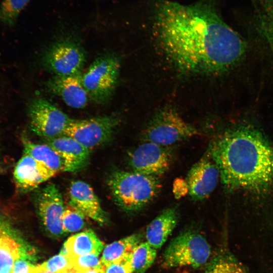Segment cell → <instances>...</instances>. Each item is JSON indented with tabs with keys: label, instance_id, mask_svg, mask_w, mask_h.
Returning <instances> with one entry per match:
<instances>
[{
	"label": "cell",
	"instance_id": "obj_32",
	"mask_svg": "<svg viewBox=\"0 0 273 273\" xmlns=\"http://www.w3.org/2000/svg\"><path fill=\"white\" fill-rule=\"evenodd\" d=\"M105 267H102L101 268H95L89 269L80 271H77V273H105Z\"/></svg>",
	"mask_w": 273,
	"mask_h": 273
},
{
	"label": "cell",
	"instance_id": "obj_26",
	"mask_svg": "<svg viewBox=\"0 0 273 273\" xmlns=\"http://www.w3.org/2000/svg\"><path fill=\"white\" fill-rule=\"evenodd\" d=\"M86 216L70 204L65 206L62 223L64 233L76 232L82 229Z\"/></svg>",
	"mask_w": 273,
	"mask_h": 273
},
{
	"label": "cell",
	"instance_id": "obj_34",
	"mask_svg": "<svg viewBox=\"0 0 273 273\" xmlns=\"http://www.w3.org/2000/svg\"><path fill=\"white\" fill-rule=\"evenodd\" d=\"M66 273H77V271H76L75 270H74V269H72V270H71L70 271H68V272H67Z\"/></svg>",
	"mask_w": 273,
	"mask_h": 273
},
{
	"label": "cell",
	"instance_id": "obj_28",
	"mask_svg": "<svg viewBox=\"0 0 273 273\" xmlns=\"http://www.w3.org/2000/svg\"><path fill=\"white\" fill-rule=\"evenodd\" d=\"M40 265L44 270L52 273H66L73 269L69 257L61 253Z\"/></svg>",
	"mask_w": 273,
	"mask_h": 273
},
{
	"label": "cell",
	"instance_id": "obj_10",
	"mask_svg": "<svg viewBox=\"0 0 273 273\" xmlns=\"http://www.w3.org/2000/svg\"><path fill=\"white\" fill-rule=\"evenodd\" d=\"M173 159L171 146L143 142L130 152L128 162L133 171L160 177L168 171Z\"/></svg>",
	"mask_w": 273,
	"mask_h": 273
},
{
	"label": "cell",
	"instance_id": "obj_14",
	"mask_svg": "<svg viewBox=\"0 0 273 273\" xmlns=\"http://www.w3.org/2000/svg\"><path fill=\"white\" fill-rule=\"evenodd\" d=\"M50 89L59 96L69 107L75 109L84 108L89 96L81 80V74L55 76L48 83Z\"/></svg>",
	"mask_w": 273,
	"mask_h": 273
},
{
	"label": "cell",
	"instance_id": "obj_24",
	"mask_svg": "<svg viewBox=\"0 0 273 273\" xmlns=\"http://www.w3.org/2000/svg\"><path fill=\"white\" fill-rule=\"evenodd\" d=\"M157 255V250L146 241L140 242L130 256L132 273H145L153 264Z\"/></svg>",
	"mask_w": 273,
	"mask_h": 273
},
{
	"label": "cell",
	"instance_id": "obj_4",
	"mask_svg": "<svg viewBox=\"0 0 273 273\" xmlns=\"http://www.w3.org/2000/svg\"><path fill=\"white\" fill-rule=\"evenodd\" d=\"M211 250L206 238L194 230L185 231L173 238L166 248L162 265L165 268L205 265L211 258Z\"/></svg>",
	"mask_w": 273,
	"mask_h": 273
},
{
	"label": "cell",
	"instance_id": "obj_9",
	"mask_svg": "<svg viewBox=\"0 0 273 273\" xmlns=\"http://www.w3.org/2000/svg\"><path fill=\"white\" fill-rule=\"evenodd\" d=\"M119 123L115 115L73 119L63 135L73 138L90 151L110 140Z\"/></svg>",
	"mask_w": 273,
	"mask_h": 273
},
{
	"label": "cell",
	"instance_id": "obj_22",
	"mask_svg": "<svg viewBox=\"0 0 273 273\" xmlns=\"http://www.w3.org/2000/svg\"><path fill=\"white\" fill-rule=\"evenodd\" d=\"M141 234H135L107 245L101 258L102 264L106 267L128 257L141 242Z\"/></svg>",
	"mask_w": 273,
	"mask_h": 273
},
{
	"label": "cell",
	"instance_id": "obj_31",
	"mask_svg": "<svg viewBox=\"0 0 273 273\" xmlns=\"http://www.w3.org/2000/svg\"><path fill=\"white\" fill-rule=\"evenodd\" d=\"M173 192L176 197H180L188 193L189 190L186 180L176 179L173 186Z\"/></svg>",
	"mask_w": 273,
	"mask_h": 273
},
{
	"label": "cell",
	"instance_id": "obj_17",
	"mask_svg": "<svg viewBox=\"0 0 273 273\" xmlns=\"http://www.w3.org/2000/svg\"><path fill=\"white\" fill-rule=\"evenodd\" d=\"M179 220L175 207H169L161 212L147 226L146 242L156 250L160 248L170 235Z\"/></svg>",
	"mask_w": 273,
	"mask_h": 273
},
{
	"label": "cell",
	"instance_id": "obj_8",
	"mask_svg": "<svg viewBox=\"0 0 273 273\" xmlns=\"http://www.w3.org/2000/svg\"><path fill=\"white\" fill-rule=\"evenodd\" d=\"M28 115L32 131L45 140L63 135L73 120L42 98H36L31 102Z\"/></svg>",
	"mask_w": 273,
	"mask_h": 273
},
{
	"label": "cell",
	"instance_id": "obj_16",
	"mask_svg": "<svg viewBox=\"0 0 273 273\" xmlns=\"http://www.w3.org/2000/svg\"><path fill=\"white\" fill-rule=\"evenodd\" d=\"M22 143L24 152L56 173L60 172H75L82 168L46 143H35L26 137L22 138Z\"/></svg>",
	"mask_w": 273,
	"mask_h": 273
},
{
	"label": "cell",
	"instance_id": "obj_7",
	"mask_svg": "<svg viewBox=\"0 0 273 273\" xmlns=\"http://www.w3.org/2000/svg\"><path fill=\"white\" fill-rule=\"evenodd\" d=\"M85 61L81 45L70 37L53 44L42 59L44 67L57 76H70L80 73Z\"/></svg>",
	"mask_w": 273,
	"mask_h": 273
},
{
	"label": "cell",
	"instance_id": "obj_12",
	"mask_svg": "<svg viewBox=\"0 0 273 273\" xmlns=\"http://www.w3.org/2000/svg\"><path fill=\"white\" fill-rule=\"evenodd\" d=\"M219 176L218 168L207 150L187 175L186 180L190 197L195 201L208 198L216 187Z\"/></svg>",
	"mask_w": 273,
	"mask_h": 273
},
{
	"label": "cell",
	"instance_id": "obj_19",
	"mask_svg": "<svg viewBox=\"0 0 273 273\" xmlns=\"http://www.w3.org/2000/svg\"><path fill=\"white\" fill-rule=\"evenodd\" d=\"M104 246L103 243L91 230L71 236L65 243L60 253L69 258L94 253L99 255Z\"/></svg>",
	"mask_w": 273,
	"mask_h": 273
},
{
	"label": "cell",
	"instance_id": "obj_2",
	"mask_svg": "<svg viewBox=\"0 0 273 273\" xmlns=\"http://www.w3.org/2000/svg\"><path fill=\"white\" fill-rule=\"evenodd\" d=\"M207 150L227 190L261 191L273 185V146L256 129L228 130L213 139Z\"/></svg>",
	"mask_w": 273,
	"mask_h": 273
},
{
	"label": "cell",
	"instance_id": "obj_21",
	"mask_svg": "<svg viewBox=\"0 0 273 273\" xmlns=\"http://www.w3.org/2000/svg\"><path fill=\"white\" fill-rule=\"evenodd\" d=\"M45 143L82 168L87 163L90 151L71 137L63 135L46 140Z\"/></svg>",
	"mask_w": 273,
	"mask_h": 273
},
{
	"label": "cell",
	"instance_id": "obj_18",
	"mask_svg": "<svg viewBox=\"0 0 273 273\" xmlns=\"http://www.w3.org/2000/svg\"><path fill=\"white\" fill-rule=\"evenodd\" d=\"M25 256L10 224L0 213V273L12 271L15 262Z\"/></svg>",
	"mask_w": 273,
	"mask_h": 273
},
{
	"label": "cell",
	"instance_id": "obj_13",
	"mask_svg": "<svg viewBox=\"0 0 273 273\" xmlns=\"http://www.w3.org/2000/svg\"><path fill=\"white\" fill-rule=\"evenodd\" d=\"M56 174L24 152L15 166L13 177L17 187L23 192H27L37 188Z\"/></svg>",
	"mask_w": 273,
	"mask_h": 273
},
{
	"label": "cell",
	"instance_id": "obj_5",
	"mask_svg": "<svg viewBox=\"0 0 273 273\" xmlns=\"http://www.w3.org/2000/svg\"><path fill=\"white\" fill-rule=\"evenodd\" d=\"M201 133L171 108L157 112L144 128L141 139L164 146H171Z\"/></svg>",
	"mask_w": 273,
	"mask_h": 273
},
{
	"label": "cell",
	"instance_id": "obj_20",
	"mask_svg": "<svg viewBox=\"0 0 273 273\" xmlns=\"http://www.w3.org/2000/svg\"><path fill=\"white\" fill-rule=\"evenodd\" d=\"M204 266L202 273H252L237 259L225 243Z\"/></svg>",
	"mask_w": 273,
	"mask_h": 273
},
{
	"label": "cell",
	"instance_id": "obj_29",
	"mask_svg": "<svg viewBox=\"0 0 273 273\" xmlns=\"http://www.w3.org/2000/svg\"><path fill=\"white\" fill-rule=\"evenodd\" d=\"M130 256L108 265L105 267V273H132Z\"/></svg>",
	"mask_w": 273,
	"mask_h": 273
},
{
	"label": "cell",
	"instance_id": "obj_1",
	"mask_svg": "<svg viewBox=\"0 0 273 273\" xmlns=\"http://www.w3.org/2000/svg\"><path fill=\"white\" fill-rule=\"evenodd\" d=\"M154 14L160 44L181 71L223 73L236 66L245 55L244 38L223 21L209 0L188 5L159 0Z\"/></svg>",
	"mask_w": 273,
	"mask_h": 273
},
{
	"label": "cell",
	"instance_id": "obj_30",
	"mask_svg": "<svg viewBox=\"0 0 273 273\" xmlns=\"http://www.w3.org/2000/svg\"><path fill=\"white\" fill-rule=\"evenodd\" d=\"M23 256L17 259L14 263L12 273H38L37 266L31 264Z\"/></svg>",
	"mask_w": 273,
	"mask_h": 273
},
{
	"label": "cell",
	"instance_id": "obj_23",
	"mask_svg": "<svg viewBox=\"0 0 273 273\" xmlns=\"http://www.w3.org/2000/svg\"><path fill=\"white\" fill-rule=\"evenodd\" d=\"M255 18L258 32L273 51V0H260Z\"/></svg>",
	"mask_w": 273,
	"mask_h": 273
},
{
	"label": "cell",
	"instance_id": "obj_27",
	"mask_svg": "<svg viewBox=\"0 0 273 273\" xmlns=\"http://www.w3.org/2000/svg\"><path fill=\"white\" fill-rule=\"evenodd\" d=\"M69 258L73 269L77 271L104 266L99 259L98 255L94 253L86 254Z\"/></svg>",
	"mask_w": 273,
	"mask_h": 273
},
{
	"label": "cell",
	"instance_id": "obj_35",
	"mask_svg": "<svg viewBox=\"0 0 273 273\" xmlns=\"http://www.w3.org/2000/svg\"><path fill=\"white\" fill-rule=\"evenodd\" d=\"M12 271H6V272H5L4 273H12Z\"/></svg>",
	"mask_w": 273,
	"mask_h": 273
},
{
	"label": "cell",
	"instance_id": "obj_3",
	"mask_svg": "<svg viewBox=\"0 0 273 273\" xmlns=\"http://www.w3.org/2000/svg\"><path fill=\"white\" fill-rule=\"evenodd\" d=\"M108 185L116 204L127 212L146 207L162 188L160 177L133 171L117 170L109 176Z\"/></svg>",
	"mask_w": 273,
	"mask_h": 273
},
{
	"label": "cell",
	"instance_id": "obj_25",
	"mask_svg": "<svg viewBox=\"0 0 273 273\" xmlns=\"http://www.w3.org/2000/svg\"><path fill=\"white\" fill-rule=\"evenodd\" d=\"M32 0H1L0 2V23L13 26L21 13Z\"/></svg>",
	"mask_w": 273,
	"mask_h": 273
},
{
	"label": "cell",
	"instance_id": "obj_11",
	"mask_svg": "<svg viewBox=\"0 0 273 273\" xmlns=\"http://www.w3.org/2000/svg\"><path fill=\"white\" fill-rule=\"evenodd\" d=\"M35 205L46 231L55 237L61 236L64 233L62 219L65 206L57 186L49 184L43 188L36 197Z\"/></svg>",
	"mask_w": 273,
	"mask_h": 273
},
{
	"label": "cell",
	"instance_id": "obj_15",
	"mask_svg": "<svg viewBox=\"0 0 273 273\" xmlns=\"http://www.w3.org/2000/svg\"><path fill=\"white\" fill-rule=\"evenodd\" d=\"M69 204L86 217L103 224L107 220L106 213L92 188L81 180L73 181L69 189Z\"/></svg>",
	"mask_w": 273,
	"mask_h": 273
},
{
	"label": "cell",
	"instance_id": "obj_33",
	"mask_svg": "<svg viewBox=\"0 0 273 273\" xmlns=\"http://www.w3.org/2000/svg\"><path fill=\"white\" fill-rule=\"evenodd\" d=\"M37 271L38 273H52L50 271L44 270L41 268L40 265H37Z\"/></svg>",
	"mask_w": 273,
	"mask_h": 273
},
{
	"label": "cell",
	"instance_id": "obj_6",
	"mask_svg": "<svg viewBox=\"0 0 273 273\" xmlns=\"http://www.w3.org/2000/svg\"><path fill=\"white\" fill-rule=\"evenodd\" d=\"M120 63L112 55L96 59L81 74V80L89 98L98 104L109 101L116 87Z\"/></svg>",
	"mask_w": 273,
	"mask_h": 273
}]
</instances>
